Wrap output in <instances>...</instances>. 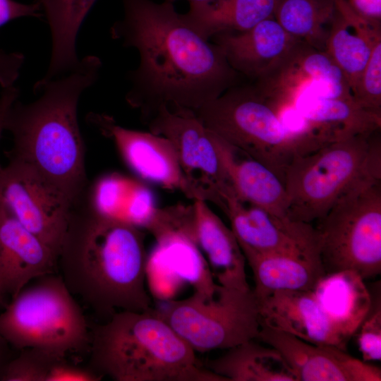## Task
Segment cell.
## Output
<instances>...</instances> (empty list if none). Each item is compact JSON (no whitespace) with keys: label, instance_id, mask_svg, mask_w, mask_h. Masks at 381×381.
<instances>
[{"label":"cell","instance_id":"484cf974","mask_svg":"<svg viewBox=\"0 0 381 381\" xmlns=\"http://www.w3.org/2000/svg\"><path fill=\"white\" fill-rule=\"evenodd\" d=\"M251 268L257 298L281 290H313L325 274L320 262L290 254L243 252Z\"/></svg>","mask_w":381,"mask_h":381},{"label":"cell","instance_id":"e0dca14e","mask_svg":"<svg viewBox=\"0 0 381 381\" xmlns=\"http://www.w3.org/2000/svg\"><path fill=\"white\" fill-rule=\"evenodd\" d=\"M257 299L260 325L345 350L346 342L331 325L312 290L276 291Z\"/></svg>","mask_w":381,"mask_h":381},{"label":"cell","instance_id":"d6a6232c","mask_svg":"<svg viewBox=\"0 0 381 381\" xmlns=\"http://www.w3.org/2000/svg\"><path fill=\"white\" fill-rule=\"evenodd\" d=\"M42 16L43 14L36 1L24 4L16 0H0V28L20 18Z\"/></svg>","mask_w":381,"mask_h":381},{"label":"cell","instance_id":"d6986e66","mask_svg":"<svg viewBox=\"0 0 381 381\" xmlns=\"http://www.w3.org/2000/svg\"><path fill=\"white\" fill-rule=\"evenodd\" d=\"M292 108L304 121L303 130L321 146L381 127V114L365 109L353 98L328 97L310 90Z\"/></svg>","mask_w":381,"mask_h":381},{"label":"cell","instance_id":"8992f818","mask_svg":"<svg viewBox=\"0 0 381 381\" xmlns=\"http://www.w3.org/2000/svg\"><path fill=\"white\" fill-rule=\"evenodd\" d=\"M378 131L332 142L294 156L284 172L287 218L306 224L319 222L357 179L381 168Z\"/></svg>","mask_w":381,"mask_h":381},{"label":"cell","instance_id":"4dcf8cb0","mask_svg":"<svg viewBox=\"0 0 381 381\" xmlns=\"http://www.w3.org/2000/svg\"><path fill=\"white\" fill-rule=\"evenodd\" d=\"M351 94L361 107L381 114V40L375 44Z\"/></svg>","mask_w":381,"mask_h":381},{"label":"cell","instance_id":"9a60e30c","mask_svg":"<svg viewBox=\"0 0 381 381\" xmlns=\"http://www.w3.org/2000/svg\"><path fill=\"white\" fill-rule=\"evenodd\" d=\"M258 339L277 349L296 381H380L379 368L332 345L316 344L260 325Z\"/></svg>","mask_w":381,"mask_h":381},{"label":"cell","instance_id":"7a4b0ae2","mask_svg":"<svg viewBox=\"0 0 381 381\" xmlns=\"http://www.w3.org/2000/svg\"><path fill=\"white\" fill-rule=\"evenodd\" d=\"M83 199L75 204L57 257L67 288L104 321L119 311L151 310L144 234Z\"/></svg>","mask_w":381,"mask_h":381},{"label":"cell","instance_id":"8fae6325","mask_svg":"<svg viewBox=\"0 0 381 381\" xmlns=\"http://www.w3.org/2000/svg\"><path fill=\"white\" fill-rule=\"evenodd\" d=\"M0 202L58 257L78 201L27 164L10 160L0 170Z\"/></svg>","mask_w":381,"mask_h":381},{"label":"cell","instance_id":"4316f807","mask_svg":"<svg viewBox=\"0 0 381 381\" xmlns=\"http://www.w3.org/2000/svg\"><path fill=\"white\" fill-rule=\"evenodd\" d=\"M90 202L99 214L139 228L147 227L157 208L146 186L116 174L97 181Z\"/></svg>","mask_w":381,"mask_h":381},{"label":"cell","instance_id":"1f68e13d","mask_svg":"<svg viewBox=\"0 0 381 381\" xmlns=\"http://www.w3.org/2000/svg\"><path fill=\"white\" fill-rule=\"evenodd\" d=\"M357 330V344L365 362L381 360V303L380 298L370 308Z\"/></svg>","mask_w":381,"mask_h":381},{"label":"cell","instance_id":"ac0fdd59","mask_svg":"<svg viewBox=\"0 0 381 381\" xmlns=\"http://www.w3.org/2000/svg\"><path fill=\"white\" fill-rule=\"evenodd\" d=\"M210 41L221 48L234 71L255 81L272 71L300 40L271 17L246 31L217 34Z\"/></svg>","mask_w":381,"mask_h":381},{"label":"cell","instance_id":"f35d334b","mask_svg":"<svg viewBox=\"0 0 381 381\" xmlns=\"http://www.w3.org/2000/svg\"><path fill=\"white\" fill-rule=\"evenodd\" d=\"M176 1H179V0H164V1L171 3V4H174V3L176 2ZM186 1H187L189 4H192V3H202V2H207V1H212V0H186Z\"/></svg>","mask_w":381,"mask_h":381},{"label":"cell","instance_id":"f1b7e54d","mask_svg":"<svg viewBox=\"0 0 381 381\" xmlns=\"http://www.w3.org/2000/svg\"><path fill=\"white\" fill-rule=\"evenodd\" d=\"M336 12L335 0H278L274 18L296 39L325 51Z\"/></svg>","mask_w":381,"mask_h":381},{"label":"cell","instance_id":"7402d4cb","mask_svg":"<svg viewBox=\"0 0 381 381\" xmlns=\"http://www.w3.org/2000/svg\"><path fill=\"white\" fill-rule=\"evenodd\" d=\"M364 279L352 270L325 274L312 290L331 325L347 343L372 303Z\"/></svg>","mask_w":381,"mask_h":381},{"label":"cell","instance_id":"44dd1931","mask_svg":"<svg viewBox=\"0 0 381 381\" xmlns=\"http://www.w3.org/2000/svg\"><path fill=\"white\" fill-rule=\"evenodd\" d=\"M335 4L325 51L344 74L352 92L375 44L381 40V28L358 16L346 0H335Z\"/></svg>","mask_w":381,"mask_h":381},{"label":"cell","instance_id":"5b68a950","mask_svg":"<svg viewBox=\"0 0 381 381\" xmlns=\"http://www.w3.org/2000/svg\"><path fill=\"white\" fill-rule=\"evenodd\" d=\"M194 111L207 128L283 182L294 157L314 149L311 138L288 128L281 111L253 85L238 83Z\"/></svg>","mask_w":381,"mask_h":381},{"label":"cell","instance_id":"d590c367","mask_svg":"<svg viewBox=\"0 0 381 381\" xmlns=\"http://www.w3.org/2000/svg\"><path fill=\"white\" fill-rule=\"evenodd\" d=\"M18 96L19 90L14 85L3 88L0 95V137L2 131L4 130V119L6 113L11 104L18 99ZM1 169V167H0Z\"/></svg>","mask_w":381,"mask_h":381},{"label":"cell","instance_id":"8d00e7d4","mask_svg":"<svg viewBox=\"0 0 381 381\" xmlns=\"http://www.w3.org/2000/svg\"><path fill=\"white\" fill-rule=\"evenodd\" d=\"M11 349L12 346L0 335V377L8 363L14 356Z\"/></svg>","mask_w":381,"mask_h":381},{"label":"cell","instance_id":"83f0119b","mask_svg":"<svg viewBox=\"0 0 381 381\" xmlns=\"http://www.w3.org/2000/svg\"><path fill=\"white\" fill-rule=\"evenodd\" d=\"M248 341L209 361L206 368L226 381H296L292 370L274 348Z\"/></svg>","mask_w":381,"mask_h":381},{"label":"cell","instance_id":"9c48e42d","mask_svg":"<svg viewBox=\"0 0 381 381\" xmlns=\"http://www.w3.org/2000/svg\"><path fill=\"white\" fill-rule=\"evenodd\" d=\"M195 351L229 349L258 339V299L252 289L239 290L217 284L212 294L195 290L181 300L153 308Z\"/></svg>","mask_w":381,"mask_h":381},{"label":"cell","instance_id":"836d02e7","mask_svg":"<svg viewBox=\"0 0 381 381\" xmlns=\"http://www.w3.org/2000/svg\"><path fill=\"white\" fill-rule=\"evenodd\" d=\"M24 61L25 56L22 53L0 49V86L2 88L14 85Z\"/></svg>","mask_w":381,"mask_h":381},{"label":"cell","instance_id":"30bf717a","mask_svg":"<svg viewBox=\"0 0 381 381\" xmlns=\"http://www.w3.org/2000/svg\"><path fill=\"white\" fill-rule=\"evenodd\" d=\"M147 124L151 133L170 141L186 177L204 200L224 212V198L233 190L223 159L224 140L188 109L161 107Z\"/></svg>","mask_w":381,"mask_h":381},{"label":"cell","instance_id":"f546056e","mask_svg":"<svg viewBox=\"0 0 381 381\" xmlns=\"http://www.w3.org/2000/svg\"><path fill=\"white\" fill-rule=\"evenodd\" d=\"M102 377L62 356L37 349L20 350L5 367L0 381H98Z\"/></svg>","mask_w":381,"mask_h":381},{"label":"cell","instance_id":"d4e9b609","mask_svg":"<svg viewBox=\"0 0 381 381\" xmlns=\"http://www.w3.org/2000/svg\"><path fill=\"white\" fill-rule=\"evenodd\" d=\"M278 0H212L189 4L182 13L186 21L203 38L220 33L246 31L274 17Z\"/></svg>","mask_w":381,"mask_h":381},{"label":"cell","instance_id":"74e56055","mask_svg":"<svg viewBox=\"0 0 381 381\" xmlns=\"http://www.w3.org/2000/svg\"><path fill=\"white\" fill-rule=\"evenodd\" d=\"M7 297L5 296L0 290V311L2 310L7 305Z\"/></svg>","mask_w":381,"mask_h":381},{"label":"cell","instance_id":"603a6c76","mask_svg":"<svg viewBox=\"0 0 381 381\" xmlns=\"http://www.w3.org/2000/svg\"><path fill=\"white\" fill-rule=\"evenodd\" d=\"M224 163L237 198L260 207L281 220H288L289 198L284 182L268 167L224 140ZM290 220V219H289Z\"/></svg>","mask_w":381,"mask_h":381},{"label":"cell","instance_id":"cb8c5ba5","mask_svg":"<svg viewBox=\"0 0 381 381\" xmlns=\"http://www.w3.org/2000/svg\"><path fill=\"white\" fill-rule=\"evenodd\" d=\"M97 0H36L48 23L52 52L48 69L42 81L64 75L76 68L78 33Z\"/></svg>","mask_w":381,"mask_h":381},{"label":"cell","instance_id":"6da1fadb","mask_svg":"<svg viewBox=\"0 0 381 381\" xmlns=\"http://www.w3.org/2000/svg\"><path fill=\"white\" fill-rule=\"evenodd\" d=\"M121 3L123 16L110 35L138 54V66L128 73L126 100L146 123L161 107L195 111L241 83L221 48L200 36L174 4Z\"/></svg>","mask_w":381,"mask_h":381},{"label":"cell","instance_id":"7c38bea8","mask_svg":"<svg viewBox=\"0 0 381 381\" xmlns=\"http://www.w3.org/2000/svg\"><path fill=\"white\" fill-rule=\"evenodd\" d=\"M253 85L280 111L293 107L301 95L310 90L328 97L353 98L344 74L330 56L302 41Z\"/></svg>","mask_w":381,"mask_h":381},{"label":"cell","instance_id":"277c9868","mask_svg":"<svg viewBox=\"0 0 381 381\" xmlns=\"http://www.w3.org/2000/svg\"><path fill=\"white\" fill-rule=\"evenodd\" d=\"M90 369L116 381H226L154 311H119L90 327Z\"/></svg>","mask_w":381,"mask_h":381},{"label":"cell","instance_id":"52a82bcc","mask_svg":"<svg viewBox=\"0 0 381 381\" xmlns=\"http://www.w3.org/2000/svg\"><path fill=\"white\" fill-rule=\"evenodd\" d=\"M0 335L12 346L66 356L89 350L90 328L60 274L37 277L0 311Z\"/></svg>","mask_w":381,"mask_h":381},{"label":"cell","instance_id":"5bb4252c","mask_svg":"<svg viewBox=\"0 0 381 381\" xmlns=\"http://www.w3.org/2000/svg\"><path fill=\"white\" fill-rule=\"evenodd\" d=\"M89 121L114 142L127 165L140 178L193 200H203L186 177L170 141L159 135L122 127L105 114H92Z\"/></svg>","mask_w":381,"mask_h":381},{"label":"cell","instance_id":"ba28073f","mask_svg":"<svg viewBox=\"0 0 381 381\" xmlns=\"http://www.w3.org/2000/svg\"><path fill=\"white\" fill-rule=\"evenodd\" d=\"M325 274L352 270L364 279L381 272V168L357 179L315 228Z\"/></svg>","mask_w":381,"mask_h":381},{"label":"cell","instance_id":"2e32d148","mask_svg":"<svg viewBox=\"0 0 381 381\" xmlns=\"http://www.w3.org/2000/svg\"><path fill=\"white\" fill-rule=\"evenodd\" d=\"M57 257L0 202V290L11 298L34 279L56 272Z\"/></svg>","mask_w":381,"mask_h":381},{"label":"cell","instance_id":"e575fe53","mask_svg":"<svg viewBox=\"0 0 381 381\" xmlns=\"http://www.w3.org/2000/svg\"><path fill=\"white\" fill-rule=\"evenodd\" d=\"M346 2L358 16L381 28V0H346Z\"/></svg>","mask_w":381,"mask_h":381},{"label":"cell","instance_id":"ffe728a7","mask_svg":"<svg viewBox=\"0 0 381 381\" xmlns=\"http://www.w3.org/2000/svg\"><path fill=\"white\" fill-rule=\"evenodd\" d=\"M193 207L194 239L209 261L212 275L225 287L250 289L246 260L231 229L208 207L207 201L195 200Z\"/></svg>","mask_w":381,"mask_h":381},{"label":"cell","instance_id":"4fadbf2b","mask_svg":"<svg viewBox=\"0 0 381 381\" xmlns=\"http://www.w3.org/2000/svg\"><path fill=\"white\" fill-rule=\"evenodd\" d=\"M224 203V212L243 252L290 254L320 262L317 231L310 224L281 220L239 200L234 192Z\"/></svg>","mask_w":381,"mask_h":381},{"label":"cell","instance_id":"3957f363","mask_svg":"<svg viewBox=\"0 0 381 381\" xmlns=\"http://www.w3.org/2000/svg\"><path fill=\"white\" fill-rule=\"evenodd\" d=\"M102 63L93 55L71 72L33 86L36 100L16 99L4 119L13 140L10 160L27 164L77 202L85 194V145L78 120L80 96L98 79Z\"/></svg>","mask_w":381,"mask_h":381}]
</instances>
